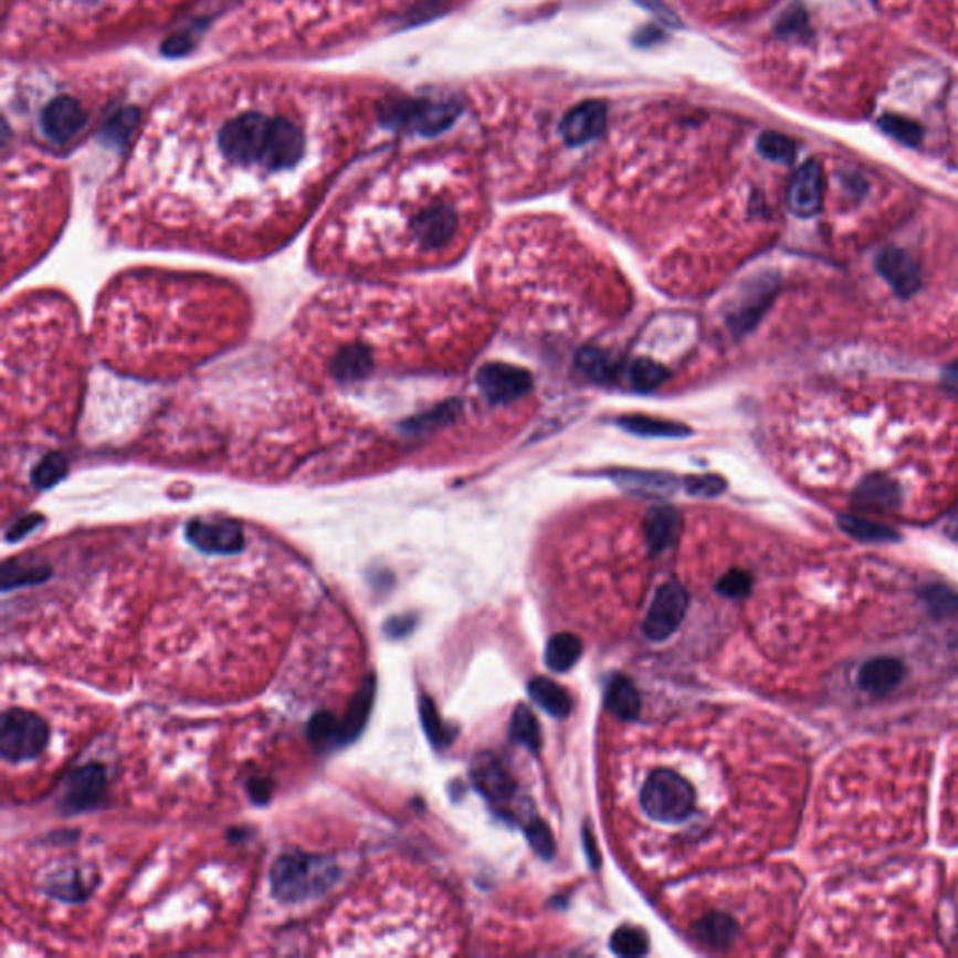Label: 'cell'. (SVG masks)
<instances>
[{"label":"cell","mask_w":958,"mask_h":958,"mask_svg":"<svg viewBox=\"0 0 958 958\" xmlns=\"http://www.w3.org/2000/svg\"><path fill=\"white\" fill-rule=\"evenodd\" d=\"M898 501L901 495L897 485L885 477H868L854 493L855 506L873 512H889L898 506Z\"/></svg>","instance_id":"obj_16"},{"label":"cell","mask_w":958,"mask_h":958,"mask_svg":"<svg viewBox=\"0 0 958 958\" xmlns=\"http://www.w3.org/2000/svg\"><path fill=\"white\" fill-rule=\"evenodd\" d=\"M682 528L680 513L671 506L652 507L644 520V536L653 552H661L671 547L677 539Z\"/></svg>","instance_id":"obj_15"},{"label":"cell","mask_w":958,"mask_h":958,"mask_svg":"<svg viewBox=\"0 0 958 958\" xmlns=\"http://www.w3.org/2000/svg\"><path fill=\"white\" fill-rule=\"evenodd\" d=\"M476 782L491 800L504 801L512 796V779L506 776L501 764L491 758H485V762L477 764Z\"/></svg>","instance_id":"obj_22"},{"label":"cell","mask_w":958,"mask_h":958,"mask_svg":"<svg viewBox=\"0 0 958 958\" xmlns=\"http://www.w3.org/2000/svg\"><path fill=\"white\" fill-rule=\"evenodd\" d=\"M528 693L545 712H549L558 719L568 717L573 709V701H571L568 691L547 677H534L528 684Z\"/></svg>","instance_id":"obj_18"},{"label":"cell","mask_w":958,"mask_h":958,"mask_svg":"<svg viewBox=\"0 0 958 958\" xmlns=\"http://www.w3.org/2000/svg\"><path fill=\"white\" fill-rule=\"evenodd\" d=\"M611 947L622 957H641L648 952V936L639 928H618L612 934Z\"/></svg>","instance_id":"obj_30"},{"label":"cell","mask_w":958,"mask_h":958,"mask_svg":"<svg viewBox=\"0 0 958 958\" xmlns=\"http://www.w3.org/2000/svg\"><path fill=\"white\" fill-rule=\"evenodd\" d=\"M172 99L148 124L131 177L164 218L214 236L259 231L317 182L315 120L272 88L229 85Z\"/></svg>","instance_id":"obj_1"},{"label":"cell","mask_w":958,"mask_h":958,"mask_svg":"<svg viewBox=\"0 0 958 958\" xmlns=\"http://www.w3.org/2000/svg\"><path fill=\"white\" fill-rule=\"evenodd\" d=\"M876 269L885 282L889 283V287L903 298H909L912 294L917 293V288L922 287V275L917 264L906 251L898 248H887L882 251L876 256Z\"/></svg>","instance_id":"obj_12"},{"label":"cell","mask_w":958,"mask_h":958,"mask_svg":"<svg viewBox=\"0 0 958 958\" xmlns=\"http://www.w3.org/2000/svg\"><path fill=\"white\" fill-rule=\"evenodd\" d=\"M618 423L623 429H628L631 433L642 434V436H666V439H677L689 433L684 425L680 423L663 422L648 415H625Z\"/></svg>","instance_id":"obj_23"},{"label":"cell","mask_w":958,"mask_h":958,"mask_svg":"<svg viewBox=\"0 0 958 958\" xmlns=\"http://www.w3.org/2000/svg\"><path fill=\"white\" fill-rule=\"evenodd\" d=\"M947 380H949V382H952V385L958 386V364H955V366H952L951 369L947 371Z\"/></svg>","instance_id":"obj_40"},{"label":"cell","mask_w":958,"mask_h":958,"mask_svg":"<svg viewBox=\"0 0 958 958\" xmlns=\"http://www.w3.org/2000/svg\"><path fill=\"white\" fill-rule=\"evenodd\" d=\"M635 2L636 4H641L644 10L652 13L653 18L657 19V21L663 23V25L672 27V29L682 27L680 18H677L671 7H666L663 0H635Z\"/></svg>","instance_id":"obj_36"},{"label":"cell","mask_w":958,"mask_h":958,"mask_svg":"<svg viewBox=\"0 0 958 958\" xmlns=\"http://www.w3.org/2000/svg\"><path fill=\"white\" fill-rule=\"evenodd\" d=\"M582 655V644L573 633H558L550 639L545 652V661L549 669L566 672L579 661Z\"/></svg>","instance_id":"obj_20"},{"label":"cell","mask_w":958,"mask_h":958,"mask_svg":"<svg viewBox=\"0 0 958 958\" xmlns=\"http://www.w3.org/2000/svg\"><path fill=\"white\" fill-rule=\"evenodd\" d=\"M880 128L885 134L892 135L893 139L903 143L906 147H917L923 139V129L919 124L909 120L906 116L884 115L878 118Z\"/></svg>","instance_id":"obj_28"},{"label":"cell","mask_w":958,"mask_h":958,"mask_svg":"<svg viewBox=\"0 0 958 958\" xmlns=\"http://www.w3.org/2000/svg\"><path fill=\"white\" fill-rule=\"evenodd\" d=\"M577 366H579L580 371L587 375L588 379L598 380V382L612 380L617 377V364L611 356L603 350H598V348L580 350V355L577 356Z\"/></svg>","instance_id":"obj_24"},{"label":"cell","mask_w":958,"mask_h":958,"mask_svg":"<svg viewBox=\"0 0 958 958\" xmlns=\"http://www.w3.org/2000/svg\"><path fill=\"white\" fill-rule=\"evenodd\" d=\"M607 126V109L601 102H587L569 110L562 123V137L571 147L598 139Z\"/></svg>","instance_id":"obj_13"},{"label":"cell","mask_w":958,"mask_h":958,"mask_svg":"<svg viewBox=\"0 0 958 958\" xmlns=\"http://www.w3.org/2000/svg\"><path fill=\"white\" fill-rule=\"evenodd\" d=\"M717 590H719L723 596H727V598H744V596H747L749 590H751V577L745 573V571L734 569V571L725 575V577L719 580Z\"/></svg>","instance_id":"obj_33"},{"label":"cell","mask_w":958,"mask_h":958,"mask_svg":"<svg viewBox=\"0 0 958 958\" xmlns=\"http://www.w3.org/2000/svg\"><path fill=\"white\" fill-rule=\"evenodd\" d=\"M341 868L330 855L283 854L270 868L275 898L283 903H304L330 892Z\"/></svg>","instance_id":"obj_2"},{"label":"cell","mask_w":958,"mask_h":958,"mask_svg":"<svg viewBox=\"0 0 958 958\" xmlns=\"http://www.w3.org/2000/svg\"><path fill=\"white\" fill-rule=\"evenodd\" d=\"M50 741V728L42 717L27 709L12 708L2 715L0 751L7 762H27L42 755Z\"/></svg>","instance_id":"obj_4"},{"label":"cell","mask_w":958,"mask_h":958,"mask_svg":"<svg viewBox=\"0 0 958 958\" xmlns=\"http://www.w3.org/2000/svg\"><path fill=\"white\" fill-rule=\"evenodd\" d=\"M689 607V596L676 580L666 582L655 592L652 607L642 622V633L653 642H661L680 628Z\"/></svg>","instance_id":"obj_5"},{"label":"cell","mask_w":958,"mask_h":958,"mask_svg":"<svg viewBox=\"0 0 958 958\" xmlns=\"http://www.w3.org/2000/svg\"><path fill=\"white\" fill-rule=\"evenodd\" d=\"M105 792V769L99 764H86L75 769L67 781L62 807L70 812L88 811L98 806Z\"/></svg>","instance_id":"obj_10"},{"label":"cell","mask_w":958,"mask_h":958,"mask_svg":"<svg viewBox=\"0 0 958 958\" xmlns=\"http://www.w3.org/2000/svg\"><path fill=\"white\" fill-rule=\"evenodd\" d=\"M477 388L491 403H509L531 388L530 372L507 364H487L477 371Z\"/></svg>","instance_id":"obj_7"},{"label":"cell","mask_w":958,"mask_h":958,"mask_svg":"<svg viewBox=\"0 0 958 958\" xmlns=\"http://www.w3.org/2000/svg\"><path fill=\"white\" fill-rule=\"evenodd\" d=\"M414 628V618L412 617H399L393 618L388 622L386 629H388V633L391 636H403L404 633H409L410 629Z\"/></svg>","instance_id":"obj_38"},{"label":"cell","mask_w":958,"mask_h":958,"mask_svg":"<svg viewBox=\"0 0 958 958\" xmlns=\"http://www.w3.org/2000/svg\"><path fill=\"white\" fill-rule=\"evenodd\" d=\"M422 717L423 727L428 730L429 738L433 739L434 745L444 747V745L452 741L453 734L450 733V730L444 727V723L439 719V714H436V709H434L433 703H431L429 698H423Z\"/></svg>","instance_id":"obj_32"},{"label":"cell","mask_w":958,"mask_h":958,"mask_svg":"<svg viewBox=\"0 0 958 958\" xmlns=\"http://www.w3.org/2000/svg\"><path fill=\"white\" fill-rule=\"evenodd\" d=\"M629 382L639 391H652L669 377V371L661 364L639 358L628 369Z\"/></svg>","instance_id":"obj_27"},{"label":"cell","mask_w":958,"mask_h":958,"mask_svg":"<svg viewBox=\"0 0 958 958\" xmlns=\"http://www.w3.org/2000/svg\"><path fill=\"white\" fill-rule=\"evenodd\" d=\"M88 123V116L83 105L72 96H59L43 107L40 115L42 131L51 143L64 145L81 134Z\"/></svg>","instance_id":"obj_6"},{"label":"cell","mask_w":958,"mask_h":958,"mask_svg":"<svg viewBox=\"0 0 958 958\" xmlns=\"http://www.w3.org/2000/svg\"><path fill=\"white\" fill-rule=\"evenodd\" d=\"M186 537L193 547L208 555H234L244 549V531L234 523L193 520L186 528Z\"/></svg>","instance_id":"obj_9"},{"label":"cell","mask_w":958,"mask_h":958,"mask_svg":"<svg viewBox=\"0 0 958 958\" xmlns=\"http://www.w3.org/2000/svg\"><path fill=\"white\" fill-rule=\"evenodd\" d=\"M528 835H530V843L534 844V849H536L537 854L541 855H550L555 852V843H552V836H550L549 830L545 828L541 822H536V824H531L530 831H528Z\"/></svg>","instance_id":"obj_37"},{"label":"cell","mask_w":958,"mask_h":958,"mask_svg":"<svg viewBox=\"0 0 958 958\" xmlns=\"http://www.w3.org/2000/svg\"><path fill=\"white\" fill-rule=\"evenodd\" d=\"M906 676V666L895 657H876L861 666L857 685L871 695H885L895 689Z\"/></svg>","instance_id":"obj_14"},{"label":"cell","mask_w":958,"mask_h":958,"mask_svg":"<svg viewBox=\"0 0 958 958\" xmlns=\"http://www.w3.org/2000/svg\"><path fill=\"white\" fill-rule=\"evenodd\" d=\"M698 938L712 947H727L738 938V925L727 914H709L696 923Z\"/></svg>","instance_id":"obj_21"},{"label":"cell","mask_w":958,"mask_h":958,"mask_svg":"<svg viewBox=\"0 0 958 958\" xmlns=\"http://www.w3.org/2000/svg\"><path fill=\"white\" fill-rule=\"evenodd\" d=\"M509 734H512L513 741L526 745L528 749L537 751V749L541 747V730H539V723H537L536 717H534V714H531L530 709L526 708V706H517V709H515L512 719V727H509Z\"/></svg>","instance_id":"obj_26"},{"label":"cell","mask_w":958,"mask_h":958,"mask_svg":"<svg viewBox=\"0 0 958 958\" xmlns=\"http://www.w3.org/2000/svg\"><path fill=\"white\" fill-rule=\"evenodd\" d=\"M839 526L843 528L849 536L861 539V541H871V544H884V541H895L897 534L892 528L873 523V520L860 519V517H849L844 515L839 519Z\"/></svg>","instance_id":"obj_25"},{"label":"cell","mask_w":958,"mask_h":958,"mask_svg":"<svg viewBox=\"0 0 958 958\" xmlns=\"http://www.w3.org/2000/svg\"><path fill=\"white\" fill-rule=\"evenodd\" d=\"M665 38V32L660 31L657 27H644L635 36V42L639 45H652V43L661 42Z\"/></svg>","instance_id":"obj_39"},{"label":"cell","mask_w":958,"mask_h":958,"mask_svg":"<svg viewBox=\"0 0 958 958\" xmlns=\"http://www.w3.org/2000/svg\"><path fill=\"white\" fill-rule=\"evenodd\" d=\"M925 601L936 617H955L958 614V593L951 588L930 587L925 590Z\"/></svg>","instance_id":"obj_31"},{"label":"cell","mask_w":958,"mask_h":958,"mask_svg":"<svg viewBox=\"0 0 958 958\" xmlns=\"http://www.w3.org/2000/svg\"><path fill=\"white\" fill-rule=\"evenodd\" d=\"M622 487L648 493V495H671L677 488V480L665 472L618 471L612 474Z\"/></svg>","instance_id":"obj_17"},{"label":"cell","mask_w":958,"mask_h":958,"mask_svg":"<svg viewBox=\"0 0 958 958\" xmlns=\"http://www.w3.org/2000/svg\"><path fill=\"white\" fill-rule=\"evenodd\" d=\"M807 31V13L803 8L790 7L787 12L782 13L779 23H777V32L781 36H800Z\"/></svg>","instance_id":"obj_35"},{"label":"cell","mask_w":958,"mask_h":958,"mask_svg":"<svg viewBox=\"0 0 958 958\" xmlns=\"http://www.w3.org/2000/svg\"><path fill=\"white\" fill-rule=\"evenodd\" d=\"M758 152L777 164H792L796 159V145L787 135L768 131L758 139Z\"/></svg>","instance_id":"obj_29"},{"label":"cell","mask_w":958,"mask_h":958,"mask_svg":"<svg viewBox=\"0 0 958 958\" xmlns=\"http://www.w3.org/2000/svg\"><path fill=\"white\" fill-rule=\"evenodd\" d=\"M685 487L691 495L696 496H717L725 491V480L714 474H704V476H691L685 480Z\"/></svg>","instance_id":"obj_34"},{"label":"cell","mask_w":958,"mask_h":958,"mask_svg":"<svg viewBox=\"0 0 958 958\" xmlns=\"http://www.w3.org/2000/svg\"><path fill=\"white\" fill-rule=\"evenodd\" d=\"M607 708L617 715L618 719L633 720L641 709V698L635 685L625 676H617L607 689Z\"/></svg>","instance_id":"obj_19"},{"label":"cell","mask_w":958,"mask_h":958,"mask_svg":"<svg viewBox=\"0 0 958 958\" xmlns=\"http://www.w3.org/2000/svg\"><path fill=\"white\" fill-rule=\"evenodd\" d=\"M457 231V215L446 204H433L412 218L410 239L422 250H439Z\"/></svg>","instance_id":"obj_8"},{"label":"cell","mask_w":958,"mask_h":958,"mask_svg":"<svg viewBox=\"0 0 958 958\" xmlns=\"http://www.w3.org/2000/svg\"><path fill=\"white\" fill-rule=\"evenodd\" d=\"M824 180L822 169L817 161H806L793 175L788 191V204L793 214L800 218H811L822 208Z\"/></svg>","instance_id":"obj_11"},{"label":"cell","mask_w":958,"mask_h":958,"mask_svg":"<svg viewBox=\"0 0 958 958\" xmlns=\"http://www.w3.org/2000/svg\"><path fill=\"white\" fill-rule=\"evenodd\" d=\"M639 803L653 822L682 824L695 812V787L674 769H653L642 785Z\"/></svg>","instance_id":"obj_3"}]
</instances>
